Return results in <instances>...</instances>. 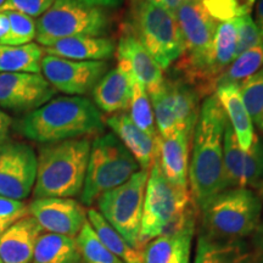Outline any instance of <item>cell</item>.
Masks as SVG:
<instances>
[{
  "mask_svg": "<svg viewBox=\"0 0 263 263\" xmlns=\"http://www.w3.org/2000/svg\"><path fill=\"white\" fill-rule=\"evenodd\" d=\"M116 55L117 64L124 66L136 81L145 87L149 94L162 84L163 70L126 24L122 25V33L116 45Z\"/></svg>",
  "mask_w": 263,
  "mask_h": 263,
  "instance_id": "2e32d148",
  "label": "cell"
},
{
  "mask_svg": "<svg viewBox=\"0 0 263 263\" xmlns=\"http://www.w3.org/2000/svg\"><path fill=\"white\" fill-rule=\"evenodd\" d=\"M129 108V116L133 123L149 137L157 139L159 132H157L156 128L155 116H154L150 97L147 94L145 87L138 81L134 82L133 95H132Z\"/></svg>",
  "mask_w": 263,
  "mask_h": 263,
  "instance_id": "f546056e",
  "label": "cell"
},
{
  "mask_svg": "<svg viewBox=\"0 0 263 263\" xmlns=\"http://www.w3.org/2000/svg\"><path fill=\"white\" fill-rule=\"evenodd\" d=\"M31 263H83L76 238L54 233L39 236Z\"/></svg>",
  "mask_w": 263,
  "mask_h": 263,
  "instance_id": "d4e9b609",
  "label": "cell"
},
{
  "mask_svg": "<svg viewBox=\"0 0 263 263\" xmlns=\"http://www.w3.org/2000/svg\"><path fill=\"white\" fill-rule=\"evenodd\" d=\"M259 128H261V130H262V133H263V116H262V118H261V122H259V126H258Z\"/></svg>",
  "mask_w": 263,
  "mask_h": 263,
  "instance_id": "bcb514c9",
  "label": "cell"
},
{
  "mask_svg": "<svg viewBox=\"0 0 263 263\" xmlns=\"http://www.w3.org/2000/svg\"><path fill=\"white\" fill-rule=\"evenodd\" d=\"M0 263H4V262H3V261H2V259H0Z\"/></svg>",
  "mask_w": 263,
  "mask_h": 263,
  "instance_id": "c3c4849f",
  "label": "cell"
},
{
  "mask_svg": "<svg viewBox=\"0 0 263 263\" xmlns=\"http://www.w3.org/2000/svg\"><path fill=\"white\" fill-rule=\"evenodd\" d=\"M149 171L140 170L126 183L98 199V211L132 248L140 251V227Z\"/></svg>",
  "mask_w": 263,
  "mask_h": 263,
  "instance_id": "9c48e42d",
  "label": "cell"
},
{
  "mask_svg": "<svg viewBox=\"0 0 263 263\" xmlns=\"http://www.w3.org/2000/svg\"><path fill=\"white\" fill-rule=\"evenodd\" d=\"M10 21V31L0 45H24L35 39V20L21 12L5 11Z\"/></svg>",
  "mask_w": 263,
  "mask_h": 263,
  "instance_id": "836d02e7",
  "label": "cell"
},
{
  "mask_svg": "<svg viewBox=\"0 0 263 263\" xmlns=\"http://www.w3.org/2000/svg\"><path fill=\"white\" fill-rule=\"evenodd\" d=\"M105 123L111 128L114 134L121 143L127 147L137 162L139 163L140 170L150 171L151 166L156 159L157 139H154L144 133L140 128L133 123L129 115L127 112L115 114L107 117ZM160 136V134H159Z\"/></svg>",
  "mask_w": 263,
  "mask_h": 263,
  "instance_id": "7402d4cb",
  "label": "cell"
},
{
  "mask_svg": "<svg viewBox=\"0 0 263 263\" xmlns=\"http://www.w3.org/2000/svg\"><path fill=\"white\" fill-rule=\"evenodd\" d=\"M44 55L76 61H107L116 52V43L107 37L82 35L61 39L43 48Z\"/></svg>",
  "mask_w": 263,
  "mask_h": 263,
  "instance_id": "603a6c76",
  "label": "cell"
},
{
  "mask_svg": "<svg viewBox=\"0 0 263 263\" xmlns=\"http://www.w3.org/2000/svg\"><path fill=\"white\" fill-rule=\"evenodd\" d=\"M228 118L216 94L200 105L189 157L188 183L193 201L201 210L210 200L227 190L223 138Z\"/></svg>",
  "mask_w": 263,
  "mask_h": 263,
  "instance_id": "6da1fadb",
  "label": "cell"
},
{
  "mask_svg": "<svg viewBox=\"0 0 263 263\" xmlns=\"http://www.w3.org/2000/svg\"><path fill=\"white\" fill-rule=\"evenodd\" d=\"M84 4L97 6V8H117V6L122 5L124 0H80Z\"/></svg>",
  "mask_w": 263,
  "mask_h": 263,
  "instance_id": "ab89813d",
  "label": "cell"
},
{
  "mask_svg": "<svg viewBox=\"0 0 263 263\" xmlns=\"http://www.w3.org/2000/svg\"><path fill=\"white\" fill-rule=\"evenodd\" d=\"M160 137L174 132L193 134L200 111V95L182 78H164L162 84L149 94Z\"/></svg>",
  "mask_w": 263,
  "mask_h": 263,
  "instance_id": "30bf717a",
  "label": "cell"
},
{
  "mask_svg": "<svg viewBox=\"0 0 263 263\" xmlns=\"http://www.w3.org/2000/svg\"><path fill=\"white\" fill-rule=\"evenodd\" d=\"M236 25L235 21L219 22L212 44V68L216 78L235 59Z\"/></svg>",
  "mask_w": 263,
  "mask_h": 263,
  "instance_id": "f1b7e54d",
  "label": "cell"
},
{
  "mask_svg": "<svg viewBox=\"0 0 263 263\" xmlns=\"http://www.w3.org/2000/svg\"><path fill=\"white\" fill-rule=\"evenodd\" d=\"M76 241L83 263H123L101 242L88 221L76 236Z\"/></svg>",
  "mask_w": 263,
  "mask_h": 263,
  "instance_id": "4dcf8cb0",
  "label": "cell"
},
{
  "mask_svg": "<svg viewBox=\"0 0 263 263\" xmlns=\"http://www.w3.org/2000/svg\"><path fill=\"white\" fill-rule=\"evenodd\" d=\"M162 70L178 61L184 52V41L176 16L145 0H132L124 22Z\"/></svg>",
  "mask_w": 263,
  "mask_h": 263,
  "instance_id": "52a82bcc",
  "label": "cell"
},
{
  "mask_svg": "<svg viewBox=\"0 0 263 263\" xmlns=\"http://www.w3.org/2000/svg\"><path fill=\"white\" fill-rule=\"evenodd\" d=\"M252 189L255 190V193L257 194L259 199H261V202L263 205V180H262V182L256 184V185H254V188H252Z\"/></svg>",
  "mask_w": 263,
  "mask_h": 263,
  "instance_id": "ee69618b",
  "label": "cell"
},
{
  "mask_svg": "<svg viewBox=\"0 0 263 263\" xmlns=\"http://www.w3.org/2000/svg\"><path fill=\"white\" fill-rule=\"evenodd\" d=\"M110 70L107 61H76L51 55L42 59V73L57 91L83 97L93 91Z\"/></svg>",
  "mask_w": 263,
  "mask_h": 263,
  "instance_id": "8fae6325",
  "label": "cell"
},
{
  "mask_svg": "<svg viewBox=\"0 0 263 263\" xmlns=\"http://www.w3.org/2000/svg\"><path fill=\"white\" fill-rule=\"evenodd\" d=\"M197 209L189 188L171 183L159 164L154 162L149 171L143 217L140 227V251L150 240L179 227L193 210Z\"/></svg>",
  "mask_w": 263,
  "mask_h": 263,
  "instance_id": "5b68a950",
  "label": "cell"
},
{
  "mask_svg": "<svg viewBox=\"0 0 263 263\" xmlns=\"http://www.w3.org/2000/svg\"><path fill=\"white\" fill-rule=\"evenodd\" d=\"M256 26L258 27V31L263 37V0H257L256 5Z\"/></svg>",
  "mask_w": 263,
  "mask_h": 263,
  "instance_id": "7bdbcfd3",
  "label": "cell"
},
{
  "mask_svg": "<svg viewBox=\"0 0 263 263\" xmlns=\"http://www.w3.org/2000/svg\"><path fill=\"white\" fill-rule=\"evenodd\" d=\"M103 114L90 99H51L20 121L17 129L29 140L42 144L88 138L104 132Z\"/></svg>",
  "mask_w": 263,
  "mask_h": 263,
  "instance_id": "7a4b0ae2",
  "label": "cell"
},
{
  "mask_svg": "<svg viewBox=\"0 0 263 263\" xmlns=\"http://www.w3.org/2000/svg\"><path fill=\"white\" fill-rule=\"evenodd\" d=\"M43 48L37 43L0 45V73H42Z\"/></svg>",
  "mask_w": 263,
  "mask_h": 263,
  "instance_id": "484cf974",
  "label": "cell"
},
{
  "mask_svg": "<svg viewBox=\"0 0 263 263\" xmlns=\"http://www.w3.org/2000/svg\"><path fill=\"white\" fill-rule=\"evenodd\" d=\"M193 263H263L251 239L218 240L199 233Z\"/></svg>",
  "mask_w": 263,
  "mask_h": 263,
  "instance_id": "d6986e66",
  "label": "cell"
},
{
  "mask_svg": "<svg viewBox=\"0 0 263 263\" xmlns=\"http://www.w3.org/2000/svg\"><path fill=\"white\" fill-rule=\"evenodd\" d=\"M199 210L189 213L182 224L150 240L141 249L143 263H180L190 254L192 242L197 229Z\"/></svg>",
  "mask_w": 263,
  "mask_h": 263,
  "instance_id": "e0dca14e",
  "label": "cell"
},
{
  "mask_svg": "<svg viewBox=\"0 0 263 263\" xmlns=\"http://www.w3.org/2000/svg\"><path fill=\"white\" fill-rule=\"evenodd\" d=\"M90 147L89 138L43 144L37 155L34 199L81 195Z\"/></svg>",
  "mask_w": 263,
  "mask_h": 263,
  "instance_id": "3957f363",
  "label": "cell"
},
{
  "mask_svg": "<svg viewBox=\"0 0 263 263\" xmlns=\"http://www.w3.org/2000/svg\"><path fill=\"white\" fill-rule=\"evenodd\" d=\"M215 94L224 110L239 146L242 150L249 149L255 136L254 123L240 95L239 87L233 84L223 85V87L217 88Z\"/></svg>",
  "mask_w": 263,
  "mask_h": 263,
  "instance_id": "cb8c5ba5",
  "label": "cell"
},
{
  "mask_svg": "<svg viewBox=\"0 0 263 263\" xmlns=\"http://www.w3.org/2000/svg\"><path fill=\"white\" fill-rule=\"evenodd\" d=\"M263 67V42L236 57L230 65L219 74L216 81V89L223 85L240 87L248 78Z\"/></svg>",
  "mask_w": 263,
  "mask_h": 263,
  "instance_id": "83f0119b",
  "label": "cell"
},
{
  "mask_svg": "<svg viewBox=\"0 0 263 263\" xmlns=\"http://www.w3.org/2000/svg\"><path fill=\"white\" fill-rule=\"evenodd\" d=\"M54 3L55 0H6L0 11L12 10L35 18L41 17Z\"/></svg>",
  "mask_w": 263,
  "mask_h": 263,
  "instance_id": "8d00e7d4",
  "label": "cell"
},
{
  "mask_svg": "<svg viewBox=\"0 0 263 263\" xmlns=\"http://www.w3.org/2000/svg\"><path fill=\"white\" fill-rule=\"evenodd\" d=\"M110 28V18L104 9L80 0H55L35 21V41L49 47L61 39L104 37Z\"/></svg>",
  "mask_w": 263,
  "mask_h": 263,
  "instance_id": "ba28073f",
  "label": "cell"
},
{
  "mask_svg": "<svg viewBox=\"0 0 263 263\" xmlns=\"http://www.w3.org/2000/svg\"><path fill=\"white\" fill-rule=\"evenodd\" d=\"M145 2H149L151 4L160 6V8L167 10V11L172 12L174 15L177 12V10L183 5L186 0H145Z\"/></svg>",
  "mask_w": 263,
  "mask_h": 263,
  "instance_id": "f35d334b",
  "label": "cell"
},
{
  "mask_svg": "<svg viewBox=\"0 0 263 263\" xmlns=\"http://www.w3.org/2000/svg\"><path fill=\"white\" fill-rule=\"evenodd\" d=\"M239 91L252 123L259 126L263 116V67L240 85Z\"/></svg>",
  "mask_w": 263,
  "mask_h": 263,
  "instance_id": "d6a6232c",
  "label": "cell"
},
{
  "mask_svg": "<svg viewBox=\"0 0 263 263\" xmlns=\"http://www.w3.org/2000/svg\"><path fill=\"white\" fill-rule=\"evenodd\" d=\"M37 178V154L21 141L0 145V196L22 200L31 195Z\"/></svg>",
  "mask_w": 263,
  "mask_h": 263,
  "instance_id": "7c38bea8",
  "label": "cell"
},
{
  "mask_svg": "<svg viewBox=\"0 0 263 263\" xmlns=\"http://www.w3.org/2000/svg\"><path fill=\"white\" fill-rule=\"evenodd\" d=\"M223 160L227 189H252L263 180V140L255 134L251 146L242 150L229 122L223 138Z\"/></svg>",
  "mask_w": 263,
  "mask_h": 263,
  "instance_id": "4fadbf2b",
  "label": "cell"
},
{
  "mask_svg": "<svg viewBox=\"0 0 263 263\" xmlns=\"http://www.w3.org/2000/svg\"><path fill=\"white\" fill-rule=\"evenodd\" d=\"M87 218L98 238L110 250L112 254L123 263H143L140 251L132 248L118 233L105 221L97 209H89L87 211Z\"/></svg>",
  "mask_w": 263,
  "mask_h": 263,
  "instance_id": "4316f807",
  "label": "cell"
},
{
  "mask_svg": "<svg viewBox=\"0 0 263 263\" xmlns=\"http://www.w3.org/2000/svg\"><path fill=\"white\" fill-rule=\"evenodd\" d=\"M57 90L41 73H0V107L24 114L50 101Z\"/></svg>",
  "mask_w": 263,
  "mask_h": 263,
  "instance_id": "5bb4252c",
  "label": "cell"
},
{
  "mask_svg": "<svg viewBox=\"0 0 263 263\" xmlns=\"http://www.w3.org/2000/svg\"><path fill=\"white\" fill-rule=\"evenodd\" d=\"M236 25V49L235 58L249 49L256 47L263 42V37L256 26L254 18L250 15L241 16L234 20Z\"/></svg>",
  "mask_w": 263,
  "mask_h": 263,
  "instance_id": "e575fe53",
  "label": "cell"
},
{
  "mask_svg": "<svg viewBox=\"0 0 263 263\" xmlns=\"http://www.w3.org/2000/svg\"><path fill=\"white\" fill-rule=\"evenodd\" d=\"M262 211L254 189H227L199 211V233L218 240L250 239L262 221Z\"/></svg>",
  "mask_w": 263,
  "mask_h": 263,
  "instance_id": "277c9868",
  "label": "cell"
},
{
  "mask_svg": "<svg viewBox=\"0 0 263 263\" xmlns=\"http://www.w3.org/2000/svg\"><path fill=\"white\" fill-rule=\"evenodd\" d=\"M180 263H190V254H188L184 257L182 261H180Z\"/></svg>",
  "mask_w": 263,
  "mask_h": 263,
  "instance_id": "f6af8a7d",
  "label": "cell"
},
{
  "mask_svg": "<svg viewBox=\"0 0 263 263\" xmlns=\"http://www.w3.org/2000/svg\"><path fill=\"white\" fill-rule=\"evenodd\" d=\"M192 139L193 134L180 130L166 137L159 136L157 139L155 162L171 183L182 188H189L188 170Z\"/></svg>",
  "mask_w": 263,
  "mask_h": 263,
  "instance_id": "ac0fdd59",
  "label": "cell"
},
{
  "mask_svg": "<svg viewBox=\"0 0 263 263\" xmlns=\"http://www.w3.org/2000/svg\"><path fill=\"white\" fill-rule=\"evenodd\" d=\"M28 215V205L22 200L0 196V234Z\"/></svg>",
  "mask_w": 263,
  "mask_h": 263,
  "instance_id": "d590c367",
  "label": "cell"
},
{
  "mask_svg": "<svg viewBox=\"0 0 263 263\" xmlns=\"http://www.w3.org/2000/svg\"><path fill=\"white\" fill-rule=\"evenodd\" d=\"M136 78L122 65L117 64L99 81L93 89V103L106 114L126 112L129 108Z\"/></svg>",
  "mask_w": 263,
  "mask_h": 263,
  "instance_id": "ffe728a7",
  "label": "cell"
},
{
  "mask_svg": "<svg viewBox=\"0 0 263 263\" xmlns=\"http://www.w3.org/2000/svg\"><path fill=\"white\" fill-rule=\"evenodd\" d=\"M250 239H251L252 244L256 246V249L263 255V218L261 223H259L258 228L256 229V232L254 233V235Z\"/></svg>",
  "mask_w": 263,
  "mask_h": 263,
  "instance_id": "60d3db41",
  "label": "cell"
},
{
  "mask_svg": "<svg viewBox=\"0 0 263 263\" xmlns=\"http://www.w3.org/2000/svg\"><path fill=\"white\" fill-rule=\"evenodd\" d=\"M43 232L31 215L20 219L0 234V259L4 263H31Z\"/></svg>",
  "mask_w": 263,
  "mask_h": 263,
  "instance_id": "44dd1931",
  "label": "cell"
},
{
  "mask_svg": "<svg viewBox=\"0 0 263 263\" xmlns=\"http://www.w3.org/2000/svg\"><path fill=\"white\" fill-rule=\"evenodd\" d=\"M10 31V21L5 11H0V44Z\"/></svg>",
  "mask_w": 263,
  "mask_h": 263,
  "instance_id": "b9f144b4",
  "label": "cell"
},
{
  "mask_svg": "<svg viewBox=\"0 0 263 263\" xmlns=\"http://www.w3.org/2000/svg\"><path fill=\"white\" fill-rule=\"evenodd\" d=\"M201 3L209 15L219 24L250 15L256 0H201Z\"/></svg>",
  "mask_w": 263,
  "mask_h": 263,
  "instance_id": "1f68e13d",
  "label": "cell"
},
{
  "mask_svg": "<svg viewBox=\"0 0 263 263\" xmlns=\"http://www.w3.org/2000/svg\"><path fill=\"white\" fill-rule=\"evenodd\" d=\"M5 2H6V0H0V8H2V6L4 5Z\"/></svg>",
  "mask_w": 263,
  "mask_h": 263,
  "instance_id": "7dc6e473",
  "label": "cell"
},
{
  "mask_svg": "<svg viewBox=\"0 0 263 263\" xmlns=\"http://www.w3.org/2000/svg\"><path fill=\"white\" fill-rule=\"evenodd\" d=\"M139 171V163L114 133L98 136L91 141L81 203L94 205L104 193L122 185Z\"/></svg>",
  "mask_w": 263,
  "mask_h": 263,
  "instance_id": "8992f818",
  "label": "cell"
},
{
  "mask_svg": "<svg viewBox=\"0 0 263 263\" xmlns=\"http://www.w3.org/2000/svg\"><path fill=\"white\" fill-rule=\"evenodd\" d=\"M28 209L42 229L54 234L76 238L88 221L87 210L72 197H39Z\"/></svg>",
  "mask_w": 263,
  "mask_h": 263,
  "instance_id": "9a60e30c",
  "label": "cell"
},
{
  "mask_svg": "<svg viewBox=\"0 0 263 263\" xmlns=\"http://www.w3.org/2000/svg\"><path fill=\"white\" fill-rule=\"evenodd\" d=\"M12 124L11 117L0 108V145L5 143L9 138V130Z\"/></svg>",
  "mask_w": 263,
  "mask_h": 263,
  "instance_id": "74e56055",
  "label": "cell"
}]
</instances>
